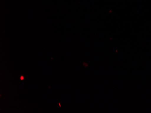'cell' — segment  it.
<instances>
[{"mask_svg": "<svg viewBox=\"0 0 151 113\" xmlns=\"http://www.w3.org/2000/svg\"><path fill=\"white\" fill-rule=\"evenodd\" d=\"M20 80H23L24 79V77L23 76H21L20 77Z\"/></svg>", "mask_w": 151, "mask_h": 113, "instance_id": "1", "label": "cell"}, {"mask_svg": "<svg viewBox=\"0 0 151 113\" xmlns=\"http://www.w3.org/2000/svg\"><path fill=\"white\" fill-rule=\"evenodd\" d=\"M59 106H60V107H61V105H60V103H59Z\"/></svg>", "mask_w": 151, "mask_h": 113, "instance_id": "2", "label": "cell"}]
</instances>
